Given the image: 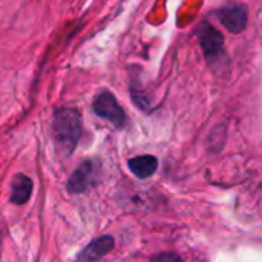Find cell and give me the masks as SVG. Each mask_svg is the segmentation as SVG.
<instances>
[{"label": "cell", "instance_id": "obj_1", "mask_svg": "<svg viewBox=\"0 0 262 262\" xmlns=\"http://www.w3.org/2000/svg\"><path fill=\"white\" fill-rule=\"evenodd\" d=\"M83 135L81 115L77 109L60 107L54 114L52 137L61 157H69Z\"/></svg>", "mask_w": 262, "mask_h": 262}, {"label": "cell", "instance_id": "obj_2", "mask_svg": "<svg viewBox=\"0 0 262 262\" xmlns=\"http://www.w3.org/2000/svg\"><path fill=\"white\" fill-rule=\"evenodd\" d=\"M198 37H200V45L204 51V55L209 64L216 66L218 63H221V58L226 57L223 34L210 23L204 21L198 28Z\"/></svg>", "mask_w": 262, "mask_h": 262}, {"label": "cell", "instance_id": "obj_3", "mask_svg": "<svg viewBox=\"0 0 262 262\" xmlns=\"http://www.w3.org/2000/svg\"><path fill=\"white\" fill-rule=\"evenodd\" d=\"M92 109L95 115H98L103 120H107L118 129H121L126 123V114L123 107L118 104L115 95L109 91H101L97 94L92 103Z\"/></svg>", "mask_w": 262, "mask_h": 262}, {"label": "cell", "instance_id": "obj_4", "mask_svg": "<svg viewBox=\"0 0 262 262\" xmlns=\"http://www.w3.org/2000/svg\"><path fill=\"white\" fill-rule=\"evenodd\" d=\"M100 178V167L95 161L88 160L84 163H81L75 172L71 175V178L68 180L66 189L69 193H84L89 189H92Z\"/></svg>", "mask_w": 262, "mask_h": 262}, {"label": "cell", "instance_id": "obj_5", "mask_svg": "<svg viewBox=\"0 0 262 262\" xmlns=\"http://www.w3.org/2000/svg\"><path fill=\"white\" fill-rule=\"evenodd\" d=\"M218 20L232 34H239L247 26V8L244 5H230L216 12Z\"/></svg>", "mask_w": 262, "mask_h": 262}, {"label": "cell", "instance_id": "obj_6", "mask_svg": "<svg viewBox=\"0 0 262 262\" xmlns=\"http://www.w3.org/2000/svg\"><path fill=\"white\" fill-rule=\"evenodd\" d=\"M114 238L106 235L91 241L75 258V262H98L101 261L114 249Z\"/></svg>", "mask_w": 262, "mask_h": 262}, {"label": "cell", "instance_id": "obj_7", "mask_svg": "<svg viewBox=\"0 0 262 262\" xmlns=\"http://www.w3.org/2000/svg\"><path fill=\"white\" fill-rule=\"evenodd\" d=\"M32 180L26 175H15L11 183V203L25 204L32 195Z\"/></svg>", "mask_w": 262, "mask_h": 262}, {"label": "cell", "instance_id": "obj_8", "mask_svg": "<svg viewBox=\"0 0 262 262\" xmlns=\"http://www.w3.org/2000/svg\"><path fill=\"white\" fill-rule=\"evenodd\" d=\"M127 166L137 178L146 180L157 172L158 160L152 155H141V157H135V158L129 160Z\"/></svg>", "mask_w": 262, "mask_h": 262}, {"label": "cell", "instance_id": "obj_9", "mask_svg": "<svg viewBox=\"0 0 262 262\" xmlns=\"http://www.w3.org/2000/svg\"><path fill=\"white\" fill-rule=\"evenodd\" d=\"M150 262H183L180 256L173 255V253H160L157 256H154Z\"/></svg>", "mask_w": 262, "mask_h": 262}, {"label": "cell", "instance_id": "obj_10", "mask_svg": "<svg viewBox=\"0 0 262 262\" xmlns=\"http://www.w3.org/2000/svg\"><path fill=\"white\" fill-rule=\"evenodd\" d=\"M0 256H2V233H0Z\"/></svg>", "mask_w": 262, "mask_h": 262}]
</instances>
